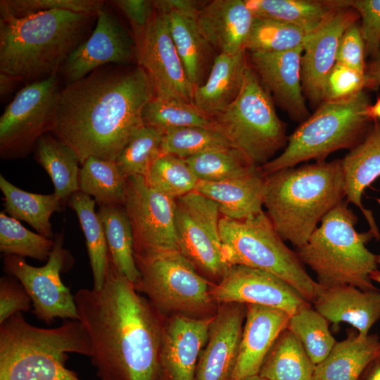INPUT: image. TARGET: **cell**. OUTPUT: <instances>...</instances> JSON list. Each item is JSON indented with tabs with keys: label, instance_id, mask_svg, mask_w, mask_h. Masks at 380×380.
Here are the masks:
<instances>
[{
	"label": "cell",
	"instance_id": "cell-25",
	"mask_svg": "<svg viewBox=\"0 0 380 380\" xmlns=\"http://www.w3.org/2000/svg\"><path fill=\"white\" fill-rule=\"evenodd\" d=\"M265 178L260 167L248 175L232 179L198 180L195 191L215 202L223 217L239 220L263 210Z\"/></svg>",
	"mask_w": 380,
	"mask_h": 380
},
{
	"label": "cell",
	"instance_id": "cell-14",
	"mask_svg": "<svg viewBox=\"0 0 380 380\" xmlns=\"http://www.w3.org/2000/svg\"><path fill=\"white\" fill-rule=\"evenodd\" d=\"M135 42L137 65L150 77L156 96L194 104L195 89L177 53L166 14L155 6L148 26Z\"/></svg>",
	"mask_w": 380,
	"mask_h": 380
},
{
	"label": "cell",
	"instance_id": "cell-3",
	"mask_svg": "<svg viewBox=\"0 0 380 380\" xmlns=\"http://www.w3.org/2000/svg\"><path fill=\"white\" fill-rule=\"evenodd\" d=\"M345 197L341 160H324L267 175L263 205L281 239L298 248Z\"/></svg>",
	"mask_w": 380,
	"mask_h": 380
},
{
	"label": "cell",
	"instance_id": "cell-30",
	"mask_svg": "<svg viewBox=\"0 0 380 380\" xmlns=\"http://www.w3.org/2000/svg\"><path fill=\"white\" fill-rule=\"evenodd\" d=\"M35 158L49 175L54 194L62 203L79 189V158L68 145L46 133L35 145Z\"/></svg>",
	"mask_w": 380,
	"mask_h": 380
},
{
	"label": "cell",
	"instance_id": "cell-12",
	"mask_svg": "<svg viewBox=\"0 0 380 380\" xmlns=\"http://www.w3.org/2000/svg\"><path fill=\"white\" fill-rule=\"evenodd\" d=\"M53 241L49 259L42 267L32 266L22 257H3L4 271L21 283L31 298L34 315L46 324L57 318L77 319L74 296L61 278V273L71 267L72 258L63 246L61 234Z\"/></svg>",
	"mask_w": 380,
	"mask_h": 380
},
{
	"label": "cell",
	"instance_id": "cell-42",
	"mask_svg": "<svg viewBox=\"0 0 380 380\" xmlns=\"http://www.w3.org/2000/svg\"><path fill=\"white\" fill-rule=\"evenodd\" d=\"M53 240L34 233L16 219L0 213V251L4 255L28 257L40 261L49 259Z\"/></svg>",
	"mask_w": 380,
	"mask_h": 380
},
{
	"label": "cell",
	"instance_id": "cell-23",
	"mask_svg": "<svg viewBox=\"0 0 380 380\" xmlns=\"http://www.w3.org/2000/svg\"><path fill=\"white\" fill-rule=\"evenodd\" d=\"M312 303L329 323H348L362 338L380 319L379 289L362 291L350 285L323 288Z\"/></svg>",
	"mask_w": 380,
	"mask_h": 380
},
{
	"label": "cell",
	"instance_id": "cell-31",
	"mask_svg": "<svg viewBox=\"0 0 380 380\" xmlns=\"http://www.w3.org/2000/svg\"><path fill=\"white\" fill-rule=\"evenodd\" d=\"M0 189L4 195L6 212L12 217L32 226L38 234L51 239L50 217L60 210L62 202L53 193L39 194L18 188L0 175Z\"/></svg>",
	"mask_w": 380,
	"mask_h": 380
},
{
	"label": "cell",
	"instance_id": "cell-28",
	"mask_svg": "<svg viewBox=\"0 0 380 380\" xmlns=\"http://www.w3.org/2000/svg\"><path fill=\"white\" fill-rule=\"evenodd\" d=\"M380 353L377 334L360 337L350 332L336 341L329 355L315 365L312 380H357L367 364Z\"/></svg>",
	"mask_w": 380,
	"mask_h": 380
},
{
	"label": "cell",
	"instance_id": "cell-52",
	"mask_svg": "<svg viewBox=\"0 0 380 380\" xmlns=\"http://www.w3.org/2000/svg\"><path fill=\"white\" fill-rule=\"evenodd\" d=\"M357 380H380V353L367 364Z\"/></svg>",
	"mask_w": 380,
	"mask_h": 380
},
{
	"label": "cell",
	"instance_id": "cell-16",
	"mask_svg": "<svg viewBox=\"0 0 380 380\" xmlns=\"http://www.w3.org/2000/svg\"><path fill=\"white\" fill-rule=\"evenodd\" d=\"M210 294L215 303L264 305L283 310L290 317L309 303L280 277L243 265L229 266L223 277L211 286Z\"/></svg>",
	"mask_w": 380,
	"mask_h": 380
},
{
	"label": "cell",
	"instance_id": "cell-38",
	"mask_svg": "<svg viewBox=\"0 0 380 380\" xmlns=\"http://www.w3.org/2000/svg\"><path fill=\"white\" fill-rule=\"evenodd\" d=\"M329 324L310 303L300 307L289 319L287 329L298 339L315 365L329 355L336 342Z\"/></svg>",
	"mask_w": 380,
	"mask_h": 380
},
{
	"label": "cell",
	"instance_id": "cell-18",
	"mask_svg": "<svg viewBox=\"0 0 380 380\" xmlns=\"http://www.w3.org/2000/svg\"><path fill=\"white\" fill-rule=\"evenodd\" d=\"M303 46L274 53L248 52V61L273 101L291 119L303 122L310 115L303 94L300 61Z\"/></svg>",
	"mask_w": 380,
	"mask_h": 380
},
{
	"label": "cell",
	"instance_id": "cell-55",
	"mask_svg": "<svg viewBox=\"0 0 380 380\" xmlns=\"http://www.w3.org/2000/svg\"><path fill=\"white\" fill-rule=\"evenodd\" d=\"M372 281H376L380 284V270L378 269L372 272L369 276Z\"/></svg>",
	"mask_w": 380,
	"mask_h": 380
},
{
	"label": "cell",
	"instance_id": "cell-2",
	"mask_svg": "<svg viewBox=\"0 0 380 380\" xmlns=\"http://www.w3.org/2000/svg\"><path fill=\"white\" fill-rule=\"evenodd\" d=\"M155 96L139 65L99 68L61 89L51 132L74 151L81 165L91 156L115 161L144 126L143 110Z\"/></svg>",
	"mask_w": 380,
	"mask_h": 380
},
{
	"label": "cell",
	"instance_id": "cell-36",
	"mask_svg": "<svg viewBox=\"0 0 380 380\" xmlns=\"http://www.w3.org/2000/svg\"><path fill=\"white\" fill-rule=\"evenodd\" d=\"M184 160L198 180L207 182L243 177L260 167L234 147L210 150Z\"/></svg>",
	"mask_w": 380,
	"mask_h": 380
},
{
	"label": "cell",
	"instance_id": "cell-20",
	"mask_svg": "<svg viewBox=\"0 0 380 380\" xmlns=\"http://www.w3.org/2000/svg\"><path fill=\"white\" fill-rule=\"evenodd\" d=\"M246 315L245 304H219L198 360L195 380H229L237 359Z\"/></svg>",
	"mask_w": 380,
	"mask_h": 380
},
{
	"label": "cell",
	"instance_id": "cell-5",
	"mask_svg": "<svg viewBox=\"0 0 380 380\" xmlns=\"http://www.w3.org/2000/svg\"><path fill=\"white\" fill-rule=\"evenodd\" d=\"M343 200L322 220L308 241L296 251L317 276L322 288L350 285L375 290L369 276L377 269L376 255L366 247L376 236L355 229L357 217Z\"/></svg>",
	"mask_w": 380,
	"mask_h": 380
},
{
	"label": "cell",
	"instance_id": "cell-56",
	"mask_svg": "<svg viewBox=\"0 0 380 380\" xmlns=\"http://www.w3.org/2000/svg\"><path fill=\"white\" fill-rule=\"evenodd\" d=\"M244 380H267V379L262 377L259 374H257V375L249 376V377L245 379Z\"/></svg>",
	"mask_w": 380,
	"mask_h": 380
},
{
	"label": "cell",
	"instance_id": "cell-43",
	"mask_svg": "<svg viewBox=\"0 0 380 380\" xmlns=\"http://www.w3.org/2000/svg\"><path fill=\"white\" fill-rule=\"evenodd\" d=\"M163 134L156 128L144 125L137 132L115 160L125 179L133 175L146 176L161 155Z\"/></svg>",
	"mask_w": 380,
	"mask_h": 380
},
{
	"label": "cell",
	"instance_id": "cell-39",
	"mask_svg": "<svg viewBox=\"0 0 380 380\" xmlns=\"http://www.w3.org/2000/svg\"><path fill=\"white\" fill-rule=\"evenodd\" d=\"M144 126L156 128L165 134L172 129L191 127H214L210 117L194 104L154 96L142 113Z\"/></svg>",
	"mask_w": 380,
	"mask_h": 380
},
{
	"label": "cell",
	"instance_id": "cell-10",
	"mask_svg": "<svg viewBox=\"0 0 380 380\" xmlns=\"http://www.w3.org/2000/svg\"><path fill=\"white\" fill-rule=\"evenodd\" d=\"M57 75L33 82L22 89L0 118L2 158L26 156L42 135L51 132L59 97Z\"/></svg>",
	"mask_w": 380,
	"mask_h": 380
},
{
	"label": "cell",
	"instance_id": "cell-1",
	"mask_svg": "<svg viewBox=\"0 0 380 380\" xmlns=\"http://www.w3.org/2000/svg\"><path fill=\"white\" fill-rule=\"evenodd\" d=\"M74 299L101 380H161V315L110 258L103 287L80 289Z\"/></svg>",
	"mask_w": 380,
	"mask_h": 380
},
{
	"label": "cell",
	"instance_id": "cell-17",
	"mask_svg": "<svg viewBox=\"0 0 380 380\" xmlns=\"http://www.w3.org/2000/svg\"><path fill=\"white\" fill-rule=\"evenodd\" d=\"M212 316L174 315L163 324L160 350L161 380H195Z\"/></svg>",
	"mask_w": 380,
	"mask_h": 380
},
{
	"label": "cell",
	"instance_id": "cell-53",
	"mask_svg": "<svg viewBox=\"0 0 380 380\" xmlns=\"http://www.w3.org/2000/svg\"><path fill=\"white\" fill-rule=\"evenodd\" d=\"M18 79L7 74L0 72V94L5 96L9 94L13 89Z\"/></svg>",
	"mask_w": 380,
	"mask_h": 380
},
{
	"label": "cell",
	"instance_id": "cell-37",
	"mask_svg": "<svg viewBox=\"0 0 380 380\" xmlns=\"http://www.w3.org/2000/svg\"><path fill=\"white\" fill-rule=\"evenodd\" d=\"M313 33L295 25L255 16L245 44L248 52H281L304 46Z\"/></svg>",
	"mask_w": 380,
	"mask_h": 380
},
{
	"label": "cell",
	"instance_id": "cell-15",
	"mask_svg": "<svg viewBox=\"0 0 380 380\" xmlns=\"http://www.w3.org/2000/svg\"><path fill=\"white\" fill-rule=\"evenodd\" d=\"M134 61L137 62V46L133 35L104 4L96 13L91 36L74 49L61 70L69 84L103 65Z\"/></svg>",
	"mask_w": 380,
	"mask_h": 380
},
{
	"label": "cell",
	"instance_id": "cell-6",
	"mask_svg": "<svg viewBox=\"0 0 380 380\" xmlns=\"http://www.w3.org/2000/svg\"><path fill=\"white\" fill-rule=\"evenodd\" d=\"M370 106L364 90L351 97L324 101L288 137L283 152L260 167L262 171L267 175L309 160L324 161L338 150H351L373 125Z\"/></svg>",
	"mask_w": 380,
	"mask_h": 380
},
{
	"label": "cell",
	"instance_id": "cell-11",
	"mask_svg": "<svg viewBox=\"0 0 380 380\" xmlns=\"http://www.w3.org/2000/svg\"><path fill=\"white\" fill-rule=\"evenodd\" d=\"M179 251L198 270L219 281L229 265L220 235L218 205L196 191L175 199Z\"/></svg>",
	"mask_w": 380,
	"mask_h": 380
},
{
	"label": "cell",
	"instance_id": "cell-45",
	"mask_svg": "<svg viewBox=\"0 0 380 380\" xmlns=\"http://www.w3.org/2000/svg\"><path fill=\"white\" fill-rule=\"evenodd\" d=\"M365 88V73L336 63L326 81L324 101L351 97Z\"/></svg>",
	"mask_w": 380,
	"mask_h": 380
},
{
	"label": "cell",
	"instance_id": "cell-4",
	"mask_svg": "<svg viewBox=\"0 0 380 380\" xmlns=\"http://www.w3.org/2000/svg\"><path fill=\"white\" fill-rule=\"evenodd\" d=\"M96 15L51 10L0 19V72L34 82L57 75Z\"/></svg>",
	"mask_w": 380,
	"mask_h": 380
},
{
	"label": "cell",
	"instance_id": "cell-35",
	"mask_svg": "<svg viewBox=\"0 0 380 380\" xmlns=\"http://www.w3.org/2000/svg\"><path fill=\"white\" fill-rule=\"evenodd\" d=\"M125 185L126 179L114 160L91 156L82 164L80 191L94 197L99 205L124 206Z\"/></svg>",
	"mask_w": 380,
	"mask_h": 380
},
{
	"label": "cell",
	"instance_id": "cell-54",
	"mask_svg": "<svg viewBox=\"0 0 380 380\" xmlns=\"http://www.w3.org/2000/svg\"><path fill=\"white\" fill-rule=\"evenodd\" d=\"M369 113L374 120H380V99L374 104L370 106Z\"/></svg>",
	"mask_w": 380,
	"mask_h": 380
},
{
	"label": "cell",
	"instance_id": "cell-34",
	"mask_svg": "<svg viewBox=\"0 0 380 380\" xmlns=\"http://www.w3.org/2000/svg\"><path fill=\"white\" fill-rule=\"evenodd\" d=\"M109 258L118 270L134 284L140 277L134 260V241L127 214L122 205H99Z\"/></svg>",
	"mask_w": 380,
	"mask_h": 380
},
{
	"label": "cell",
	"instance_id": "cell-13",
	"mask_svg": "<svg viewBox=\"0 0 380 380\" xmlns=\"http://www.w3.org/2000/svg\"><path fill=\"white\" fill-rule=\"evenodd\" d=\"M125 179L124 208L132 227L134 255L179 251L175 199L149 186L143 176Z\"/></svg>",
	"mask_w": 380,
	"mask_h": 380
},
{
	"label": "cell",
	"instance_id": "cell-32",
	"mask_svg": "<svg viewBox=\"0 0 380 380\" xmlns=\"http://www.w3.org/2000/svg\"><path fill=\"white\" fill-rule=\"evenodd\" d=\"M95 200L80 191L68 199V205L76 213L85 236L93 276V289L99 290L106 281L109 253L102 222L95 212Z\"/></svg>",
	"mask_w": 380,
	"mask_h": 380
},
{
	"label": "cell",
	"instance_id": "cell-46",
	"mask_svg": "<svg viewBox=\"0 0 380 380\" xmlns=\"http://www.w3.org/2000/svg\"><path fill=\"white\" fill-rule=\"evenodd\" d=\"M359 14L365 53L372 58L380 51V0H348Z\"/></svg>",
	"mask_w": 380,
	"mask_h": 380
},
{
	"label": "cell",
	"instance_id": "cell-24",
	"mask_svg": "<svg viewBox=\"0 0 380 380\" xmlns=\"http://www.w3.org/2000/svg\"><path fill=\"white\" fill-rule=\"evenodd\" d=\"M341 163L346 201L361 210L369 230L379 239L372 212L363 207L362 196L365 189L380 176V121H374L365 137L349 151Z\"/></svg>",
	"mask_w": 380,
	"mask_h": 380
},
{
	"label": "cell",
	"instance_id": "cell-40",
	"mask_svg": "<svg viewBox=\"0 0 380 380\" xmlns=\"http://www.w3.org/2000/svg\"><path fill=\"white\" fill-rule=\"evenodd\" d=\"M144 178L149 186L173 199L194 191L198 182L184 159L170 154L160 155Z\"/></svg>",
	"mask_w": 380,
	"mask_h": 380
},
{
	"label": "cell",
	"instance_id": "cell-26",
	"mask_svg": "<svg viewBox=\"0 0 380 380\" xmlns=\"http://www.w3.org/2000/svg\"><path fill=\"white\" fill-rule=\"evenodd\" d=\"M248 65L246 51L217 53L206 81L194 90V104L209 117L226 109L241 91Z\"/></svg>",
	"mask_w": 380,
	"mask_h": 380
},
{
	"label": "cell",
	"instance_id": "cell-44",
	"mask_svg": "<svg viewBox=\"0 0 380 380\" xmlns=\"http://www.w3.org/2000/svg\"><path fill=\"white\" fill-rule=\"evenodd\" d=\"M100 0H1V18H23L51 10L96 15L104 5Z\"/></svg>",
	"mask_w": 380,
	"mask_h": 380
},
{
	"label": "cell",
	"instance_id": "cell-57",
	"mask_svg": "<svg viewBox=\"0 0 380 380\" xmlns=\"http://www.w3.org/2000/svg\"><path fill=\"white\" fill-rule=\"evenodd\" d=\"M377 263L380 265V255H376Z\"/></svg>",
	"mask_w": 380,
	"mask_h": 380
},
{
	"label": "cell",
	"instance_id": "cell-51",
	"mask_svg": "<svg viewBox=\"0 0 380 380\" xmlns=\"http://www.w3.org/2000/svg\"><path fill=\"white\" fill-rule=\"evenodd\" d=\"M380 87V51L372 58L365 70V88L377 89Z\"/></svg>",
	"mask_w": 380,
	"mask_h": 380
},
{
	"label": "cell",
	"instance_id": "cell-47",
	"mask_svg": "<svg viewBox=\"0 0 380 380\" xmlns=\"http://www.w3.org/2000/svg\"><path fill=\"white\" fill-rule=\"evenodd\" d=\"M32 300L21 283L11 275L0 279V324L18 312L32 308Z\"/></svg>",
	"mask_w": 380,
	"mask_h": 380
},
{
	"label": "cell",
	"instance_id": "cell-19",
	"mask_svg": "<svg viewBox=\"0 0 380 380\" xmlns=\"http://www.w3.org/2000/svg\"><path fill=\"white\" fill-rule=\"evenodd\" d=\"M360 19L352 7L338 11L313 33L303 46L300 61L303 94L314 105L324 101L328 75L336 63L341 39L346 30Z\"/></svg>",
	"mask_w": 380,
	"mask_h": 380
},
{
	"label": "cell",
	"instance_id": "cell-27",
	"mask_svg": "<svg viewBox=\"0 0 380 380\" xmlns=\"http://www.w3.org/2000/svg\"><path fill=\"white\" fill-rule=\"evenodd\" d=\"M255 17L289 23L315 33L348 0H245Z\"/></svg>",
	"mask_w": 380,
	"mask_h": 380
},
{
	"label": "cell",
	"instance_id": "cell-48",
	"mask_svg": "<svg viewBox=\"0 0 380 380\" xmlns=\"http://www.w3.org/2000/svg\"><path fill=\"white\" fill-rule=\"evenodd\" d=\"M365 47L360 27L356 23L343 34L337 51L336 63L365 73Z\"/></svg>",
	"mask_w": 380,
	"mask_h": 380
},
{
	"label": "cell",
	"instance_id": "cell-29",
	"mask_svg": "<svg viewBox=\"0 0 380 380\" xmlns=\"http://www.w3.org/2000/svg\"><path fill=\"white\" fill-rule=\"evenodd\" d=\"M163 13L188 79L196 89L208 78L217 56L215 49L201 32L196 19L173 11Z\"/></svg>",
	"mask_w": 380,
	"mask_h": 380
},
{
	"label": "cell",
	"instance_id": "cell-21",
	"mask_svg": "<svg viewBox=\"0 0 380 380\" xmlns=\"http://www.w3.org/2000/svg\"><path fill=\"white\" fill-rule=\"evenodd\" d=\"M235 366L229 380H244L259 374L262 365L281 332L287 329L290 315L264 305L247 304Z\"/></svg>",
	"mask_w": 380,
	"mask_h": 380
},
{
	"label": "cell",
	"instance_id": "cell-8",
	"mask_svg": "<svg viewBox=\"0 0 380 380\" xmlns=\"http://www.w3.org/2000/svg\"><path fill=\"white\" fill-rule=\"evenodd\" d=\"M210 118L215 128L257 166L270 161L287 144L285 125L249 63L236 99Z\"/></svg>",
	"mask_w": 380,
	"mask_h": 380
},
{
	"label": "cell",
	"instance_id": "cell-7",
	"mask_svg": "<svg viewBox=\"0 0 380 380\" xmlns=\"http://www.w3.org/2000/svg\"><path fill=\"white\" fill-rule=\"evenodd\" d=\"M220 235L229 266L243 265L272 273L309 303L323 289L309 275L297 253L284 243L263 210L239 220L222 216Z\"/></svg>",
	"mask_w": 380,
	"mask_h": 380
},
{
	"label": "cell",
	"instance_id": "cell-33",
	"mask_svg": "<svg viewBox=\"0 0 380 380\" xmlns=\"http://www.w3.org/2000/svg\"><path fill=\"white\" fill-rule=\"evenodd\" d=\"M315 365L288 329L276 340L259 375L267 380H312Z\"/></svg>",
	"mask_w": 380,
	"mask_h": 380
},
{
	"label": "cell",
	"instance_id": "cell-49",
	"mask_svg": "<svg viewBox=\"0 0 380 380\" xmlns=\"http://www.w3.org/2000/svg\"><path fill=\"white\" fill-rule=\"evenodd\" d=\"M127 17L132 29L134 40L148 26L155 11L154 1L115 0L110 1Z\"/></svg>",
	"mask_w": 380,
	"mask_h": 380
},
{
	"label": "cell",
	"instance_id": "cell-22",
	"mask_svg": "<svg viewBox=\"0 0 380 380\" xmlns=\"http://www.w3.org/2000/svg\"><path fill=\"white\" fill-rule=\"evenodd\" d=\"M254 20L245 0H213L208 1L196 20L215 50L236 55L246 51L245 44Z\"/></svg>",
	"mask_w": 380,
	"mask_h": 380
},
{
	"label": "cell",
	"instance_id": "cell-9",
	"mask_svg": "<svg viewBox=\"0 0 380 380\" xmlns=\"http://www.w3.org/2000/svg\"><path fill=\"white\" fill-rule=\"evenodd\" d=\"M140 273L134 284L144 293L162 316L172 314L198 317L210 312L215 303L211 284L179 251L134 255Z\"/></svg>",
	"mask_w": 380,
	"mask_h": 380
},
{
	"label": "cell",
	"instance_id": "cell-41",
	"mask_svg": "<svg viewBox=\"0 0 380 380\" xmlns=\"http://www.w3.org/2000/svg\"><path fill=\"white\" fill-rule=\"evenodd\" d=\"M233 147L229 141L213 127L191 126L175 129L163 134L161 155L183 159L220 148Z\"/></svg>",
	"mask_w": 380,
	"mask_h": 380
},
{
	"label": "cell",
	"instance_id": "cell-50",
	"mask_svg": "<svg viewBox=\"0 0 380 380\" xmlns=\"http://www.w3.org/2000/svg\"><path fill=\"white\" fill-rule=\"evenodd\" d=\"M208 1L157 0L155 6L163 12L173 11L196 19L199 12Z\"/></svg>",
	"mask_w": 380,
	"mask_h": 380
}]
</instances>
